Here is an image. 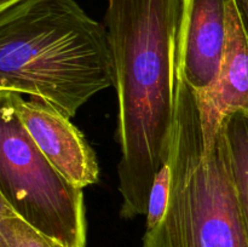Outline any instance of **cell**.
I'll return each mask as SVG.
<instances>
[{
	"instance_id": "cell-12",
	"label": "cell",
	"mask_w": 248,
	"mask_h": 247,
	"mask_svg": "<svg viewBox=\"0 0 248 247\" xmlns=\"http://www.w3.org/2000/svg\"><path fill=\"white\" fill-rule=\"evenodd\" d=\"M18 1L19 0H0V10L6 9V7L11 6V5L16 4Z\"/></svg>"
},
{
	"instance_id": "cell-9",
	"label": "cell",
	"mask_w": 248,
	"mask_h": 247,
	"mask_svg": "<svg viewBox=\"0 0 248 247\" xmlns=\"http://www.w3.org/2000/svg\"><path fill=\"white\" fill-rule=\"evenodd\" d=\"M0 247H65L29 225L0 200Z\"/></svg>"
},
{
	"instance_id": "cell-3",
	"label": "cell",
	"mask_w": 248,
	"mask_h": 247,
	"mask_svg": "<svg viewBox=\"0 0 248 247\" xmlns=\"http://www.w3.org/2000/svg\"><path fill=\"white\" fill-rule=\"evenodd\" d=\"M170 161L171 196L143 247H248L224 126L205 147L196 93L177 74V107Z\"/></svg>"
},
{
	"instance_id": "cell-4",
	"label": "cell",
	"mask_w": 248,
	"mask_h": 247,
	"mask_svg": "<svg viewBox=\"0 0 248 247\" xmlns=\"http://www.w3.org/2000/svg\"><path fill=\"white\" fill-rule=\"evenodd\" d=\"M0 200L65 247H86L82 188L46 159L4 99H0Z\"/></svg>"
},
{
	"instance_id": "cell-2",
	"label": "cell",
	"mask_w": 248,
	"mask_h": 247,
	"mask_svg": "<svg viewBox=\"0 0 248 247\" xmlns=\"http://www.w3.org/2000/svg\"><path fill=\"white\" fill-rule=\"evenodd\" d=\"M110 86L106 26L75 0H19L0 10V91L28 94L72 119Z\"/></svg>"
},
{
	"instance_id": "cell-6",
	"label": "cell",
	"mask_w": 248,
	"mask_h": 247,
	"mask_svg": "<svg viewBox=\"0 0 248 247\" xmlns=\"http://www.w3.org/2000/svg\"><path fill=\"white\" fill-rule=\"evenodd\" d=\"M229 0H182L177 74L196 92L215 84L227 38Z\"/></svg>"
},
{
	"instance_id": "cell-11",
	"label": "cell",
	"mask_w": 248,
	"mask_h": 247,
	"mask_svg": "<svg viewBox=\"0 0 248 247\" xmlns=\"http://www.w3.org/2000/svg\"><path fill=\"white\" fill-rule=\"evenodd\" d=\"M234 1L248 35V0H234Z\"/></svg>"
},
{
	"instance_id": "cell-8",
	"label": "cell",
	"mask_w": 248,
	"mask_h": 247,
	"mask_svg": "<svg viewBox=\"0 0 248 247\" xmlns=\"http://www.w3.org/2000/svg\"><path fill=\"white\" fill-rule=\"evenodd\" d=\"M232 177L248 242V113L235 111L223 123Z\"/></svg>"
},
{
	"instance_id": "cell-7",
	"label": "cell",
	"mask_w": 248,
	"mask_h": 247,
	"mask_svg": "<svg viewBox=\"0 0 248 247\" xmlns=\"http://www.w3.org/2000/svg\"><path fill=\"white\" fill-rule=\"evenodd\" d=\"M196 98L206 148L212 145L230 114L248 113V35L234 0L228 1L227 38L218 77Z\"/></svg>"
},
{
	"instance_id": "cell-5",
	"label": "cell",
	"mask_w": 248,
	"mask_h": 247,
	"mask_svg": "<svg viewBox=\"0 0 248 247\" xmlns=\"http://www.w3.org/2000/svg\"><path fill=\"white\" fill-rule=\"evenodd\" d=\"M46 159L69 182L80 188L98 183L96 153L70 118L51 106L22 94L0 91Z\"/></svg>"
},
{
	"instance_id": "cell-10",
	"label": "cell",
	"mask_w": 248,
	"mask_h": 247,
	"mask_svg": "<svg viewBox=\"0 0 248 247\" xmlns=\"http://www.w3.org/2000/svg\"><path fill=\"white\" fill-rule=\"evenodd\" d=\"M172 186V167L170 157L161 166L157 174L155 176L153 185L150 188L149 196H148L147 205V224L145 230H152L156 228L164 219L167 212L171 196Z\"/></svg>"
},
{
	"instance_id": "cell-1",
	"label": "cell",
	"mask_w": 248,
	"mask_h": 247,
	"mask_svg": "<svg viewBox=\"0 0 248 247\" xmlns=\"http://www.w3.org/2000/svg\"><path fill=\"white\" fill-rule=\"evenodd\" d=\"M181 7L182 0H108L124 219L147 213L153 182L171 152Z\"/></svg>"
}]
</instances>
